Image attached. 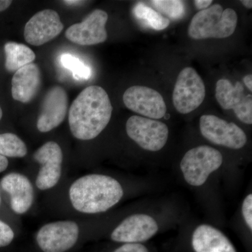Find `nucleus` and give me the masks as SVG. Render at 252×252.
I'll return each mask as SVG.
<instances>
[{
    "instance_id": "nucleus-1",
    "label": "nucleus",
    "mask_w": 252,
    "mask_h": 252,
    "mask_svg": "<svg viewBox=\"0 0 252 252\" xmlns=\"http://www.w3.org/2000/svg\"><path fill=\"white\" fill-rule=\"evenodd\" d=\"M113 107L107 93L99 86L84 89L73 101L69 110V126L72 135L80 140L95 138L112 117Z\"/></svg>"
},
{
    "instance_id": "nucleus-2",
    "label": "nucleus",
    "mask_w": 252,
    "mask_h": 252,
    "mask_svg": "<svg viewBox=\"0 0 252 252\" xmlns=\"http://www.w3.org/2000/svg\"><path fill=\"white\" fill-rule=\"evenodd\" d=\"M73 207L84 214L107 211L117 205L124 195L121 184L109 176L91 174L76 180L69 188Z\"/></svg>"
},
{
    "instance_id": "nucleus-3",
    "label": "nucleus",
    "mask_w": 252,
    "mask_h": 252,
    "mask_svg": "<svg viewBox=\"0 0 252 252\" xmlns=\"http://www.w3.org/2000/svg\"><path fill=\"white\" fill-rule=\"evenodd\" d=\"M238 24V15L234 10L223 9L216 4L202 10L193 16L188 29L192 39H223L234 33Z\"/></svg>"
},
{
    "instance_id": "nucleus-4",
    "label": "nucleus",
    "mask_w": 252,
    "mask_h": 252,
    "mask_svg": "<svg viewBox=\"0 0 252 252\" xmlns=\"http://www.w3.org/2000/svg\"><path fill=\"white\" fill-rule=\"evenodd\" d=\"M223 162L221 154L209 146H199L186 153L180 163L185 180L189 185L200 187L209 176L216 171Z\"/></svg>"
},
{
    "instance_id": "nucleus-5",
    "label": "nucleus",
    "mask_w": 252,
    "mask_h": 252,
    "mask_svg": "<svg viewBox=\"0 0 252 252\" xmlns=\"http://www.w3.org/2000/svg\"><path fill=\"white\" fill-rule=\"evenodd\" d=\"M205 97V86L196 70L186 67L176 81L172 101L177 112L189 114L201 105Z\"/></svg>"
},
{
    "instance_id": "nucleus-6",
    "label": "nucleus",
    "mask_w": 252,
    "mask_h": 252,
    "mask_svg": "<svg viewBox=\"0 0 252 252\" xmlns=\"http://www.w3.org/2000/svg\"><path fill=\"white\" fill-rule=\"evenodd\" d=\"M126 132L130 139L149 152H158L165 147L169 136L166 124L140 116H132L126 122Z\"/></svg>"
},
{
    "instance_id": "nucleus-7",
    "label": "nucleus",
    "mask_w": 252,
    "mask_h": 252,
    "mask_svg": "<svg viewBox=\"0 0 252 252\" xmlns=\"http://www.w3.org/2000/svg\"><path fill=\"white\" fill-rule=\"evenodd\" d=\"M79 225L72 220L46 223L37 232L36 243L44 252H65L77 243Z\"/></svg>"
},
{
    "instance_id": "nucleus-8",
    "label": "nucleus",
    "mask_w": 252,
    "mask_h": 252,
    "mask_svg": "<svg viewBox=\"0 0 252 252\" xmlns=\"http://www.w3.org/2000/svg\"><path fill=\"white\" fill-rule=\"evenodd\" d=\"M202 135L217 145L239 149L246 144V134L234 123H228L214 115H203L200 119Z\"/></svg>"
},
{
    "instance_id": "nucleus-9",
    "label": "nucleus",
    "mask_w": 252,
    "mask_h": 252,
    "mask_svg": "<svg viewBox=\"0 0 252 252\" xmlns=\"http://www.w3.org/2000/svg\"><path fill=\"white\" fill-rule=\"evenodd\" d=\"M124 104L132 112L148 118L162 119L167 107L160 93L147 86H134L127 89L123 96Z\"/></svg>"
},
{
    "instance_id": "nucleus-10",
    "label": "nucleus",
    "mask_w": 252,
    "mask_h": 252,
    "mask_svg": "<svg viewBox=\"0 0 252 252\" xmlns=\"http://www.w3.org/2000/svg\"><path fill=\"white\" fill-rule=\"evenodd\" d=\"M245 89L240 81L233 85L228 79L217 81L215 97L220 107L233 109L239 120L248 125L252 124V96L245 95Z\"/></svg>"
},
{
    "instance_id": "nucleus-11",
    "label": "nucleus",
    "mask_w": 252,
    "mask_h": 252,
    "mask_svg": "<svg viewBox=\"0 0 252 252\" xmlns=\"http://www.w3.org/2000/svg\"><path fill=\"white\" fill-rule=\"evenodd\" d=\"M34 160L41 165L36 180V186L40 190L54 188L62 175V149L56 142H48L36 151Z\"/></svg>"
},
{
    "instance_id": "nucleus-12",
    "label": "nucleus",
    "mask_w": 252,
    "mask_h": 252,
    "mask_svg": "<svg viewBox=\"0 0 252 252\" xmlns=\"http://www.w3.org/2000/svg\"><path fill=\"white\" fill-rule=\"evenodd\" d=\"M108 14L101 9L91 13L81 23H76L65 32L66 38L74 44L81 46H91L103 43L107 40L105 25Z\"/></svg>"
},
{
    "instance_id": "nucleus-13",
    "label": "nucleus",
    "mask_w": 252,
    "mask_h": 252,
    "mask_svg": "<svg viewBox=\"0 0 252 252\" xmlns=\"http://www.w3.org/2000/svg\"><path fill=\"white\" fill-rule=\"evenodd\" d=\"M63 28L59 14L54 10L44 9L34 14L26 23L25 39L31 45L41 46L59 36Z\"/></svg>"
},
{
    "instance_id": "nucleus-14",
    "label": "nucleus",
    "mask_w": 252,
    "mask_h": 252,
    "mask_svg": "<svg viewBox=\"0 0 252 252\" xmlns=\"http://www.w3.org/2000/svg\"><path fill=\"white\" fill-rule=\"evenodd\" d=\"M158 230V225L153 217L144 214H136L127 217L111 235L117 243H140L152 238Z\"/></svg>"
},
{
    "instance_id": "nucleus-15",
    "label": "nucleus",
    "mask_w": 252,
    "mask_h": 252,
    "mask_svg": "<svg viewBox=\"0 0 252 252\" xmlns=\"http://www.w3.org/2000/svg\"><path fill=\"white\" fill-rule=\"evenodd\" d=\"M68 109L67 93L61 86L51 88L44 97L36 127L41 132H48L61 125Z\"/></svg>"
},
{
    "instance_id": "nucleus-16",
    "label": "nucleus",
    "mask_w": 252,
    "mask_h": 252,
    "mask_svg": "<svg viewBox=\"0 0 252 252\" xmlns=\"http://www.w3.org/2000/svg\"><path fill=\"white\" fill-rule=\"evenodd\" d=\"M1 186L9 194L10 204L15 213L23 215L31 208L34 201V189L26 176L11 172L3 177Z\"/></svg>"
},
{
    "instance_id": "nucleus-17",
    "label": "nucleus",
    "mask_w": 252,
    "mask_h": 252,
    "mask_svg": "<svg viewBox=\"0 0 252 252\" xmlns=\"http://www.w3.org/2000/svg\"><path fill=\"white\" fill-rule=\"evenodd\" d=\"M41 72L37 64H27L15 72L11 81L13 98L22 103L34 99L41 86Z\"/></svg>"
},
{
    "instance_id": "nucleus-18",
    "label": "nucleus",
    "mask_w": 252,
    "mask_h": 252,
    "mask_svg": "<svg viewBox=\"0 0 252 252\" xmlns=\"http://www.w3.org/2000/svg\"><path fill=\"white\" fill-rule=\"evenodd\" d=\"M192 246L195 252H236L222 232L207 224L199 225L194 230Z\"/></svg>"
},
{
    "instance_id": "nucleus-19",
    "label": "nucleus",
    "mask_w": 252,
    "mask_h": 252,
    "mask_svg": "<svg viewBox=\"0 0 252 252\" xmlns=\"http://www.w3.org/2000/svg\"><path fill=\"white\" fill-rule=\"evenodd\" d=\"M5 67L9 72H16L36 59L34 51L28 46L16 42H8L4 46Z\"/></svg>"
},
{
    "instance_id": "nucleus-20",
    "label": "nucleus",
    "mask_w": 252,
    "mask_h": 252,
    "mask_svg": "<svg viewBox=\"0 0 252 252\" xmlns=\"http://www.w3.org/2000/svg\"><path fill=\"white\" fill-rule=\"evenodd\" d=\"M28 153L26 144L11 132L0 134V155L4 157L23 158Z\"/></svg>"
},
{
    "instance_id": "nucleus-21",
    "label": "nucleus",
    "mask_w": 252,
    "mask_h": 252,
    "mask_svg": "<svg viewBox=\"0 0 252 252\" xmlns=\"http://www.w3.org/2000/svg\"><path fill=\"white\" fill-rule=\"evenodd\" d=\"M134 13L136 17L144 21L156 31L165 30L170 25V20L168 18L142 3L136 5Z\"/></svg>"
},
{
    "instance_id": "nucleus-22",
    "label": "nucleus",
    "mask_w": 252,
    "mask_h": 252,
    "mask_svg": "<svg viewBox=\"0 0 252 252\" xmlns=\"http://www.w3.org/2000/svg\"><path fill=\"white\" fill-rule=\"evenodd\" d=\"M61 63L66 69L72 72L73 77L76 80H87L91 76V69L82 61L72 55L66 54L61 56Z\"/></svg>"
},
{
    "instance_id": "nucleus-23",
    "label": "nucleus",
    "mask_w": 252,
    "mask_h": 252,
    "mask_svg": "<svg viewBox=\"0 0 252 252\" xmlns=\"http://www.w3.org/2000/svg\"><path fill=\"white\" fill-rule=\"evenodd\" d=\"M151 3L160 14L166 15L172 19H180L185 14V4L180 0H154Z\"/></svg>"
},
{
    "instance_id": "nucleus-24",
    "label": "nucleus",
    "mask_w": 252,
    "mask_h": 252,
    "mask_svg": "<svg viewBox=\"0 0 252 252\" xmlns=\"http://www.w3.org/2000/svg\"><path fill=\"white\" fill-rule=\"evenodd\" d=\"M14 238V233L11 227L0 220V248L8 246Z\"/></svg>"
},
{
    "instance_id": "nucleus-25",
    "label": "nucleus",
    "mask_w": 252,
    "mask_h": 252,
    "mask_svg": "<svg viewBox=\"0 0 252 252\" xmlns=\"http://www.w3.org/2000/svg\"><path fill=\"white\" fill-rule=\"evenodd\" d=\"M243 215L245 222L250 230L252 229V195L249 194L244 200L243 204Z\"/></svg>"
},
{
    "instance_id": "nucleus-26",
    "label": "nucleus",
    "mask_w": 252,
    "mask_h": 252,
    "mask_svg": "<svg viewBox=\"0 0 252 252\" xmlns=\"http://www.w3.org/2000/svg\"><path fill=\"white\" fill-rule=\"evenodd\" d=\"M113 252H149V250L140 243H126Z\"/></svg>"
},
{
    "instance_id": "nucleus-27",
    "label": "nucleus",
    "mask_w": 252,
    "mask_h": 252,
    "mask_svg": "<svg viewBox=\"0 0 252 252\" xmlns=\"http://www.w3.org/2000/svg\"><path fill=\"white\" fill-rule=\"evenodd\" d=\"M193 3L197 9L202 11V10L206 9L210 7L212 1V0H195Z\"/></svg>"
},
{
    "instance_id": "nucleus-28",
    "label": "nucleus",
    "mask_w": 252,
    "mask_h": 252,
    "mask_svg": "<svg viewBox=\"0 0 252 252\" xmlns=\"http://www.w3.org/2000/svg\"><path fill=\"white\" fill-rule=\"evenodd\" d=\"M8 165H9V161H8L7 158L0 155V173L7 168Z\"/></svg>"
},
{
    "instance_id": "nucleus-29",
    "label": "nucleus",
    "mask_w": 252,
    "mask_h": 252,
    "mask_svg": "<svg viewBox=\"0 0 252 252\" xmlns=\"http://www.w3.org/2000/svg\"><path fill=\"white\" fill-rule=\"evenodd\" d=\"M243 81L245 83V86L248 87V89L250 91H252V74H248L243 78Z\"/></svg>"
},
{
    "instance_id": "nucleus-30",
    "label": "nucleus",
    "mask_w": 252,
    "mask_h": 252,
    "mask_svg": "<svg viewBox=\"0 0 252 252\" xmlns=\"http://www.w3.org/2000/svg\"><path fill=\"white\" fill-rule=\"evenodd\" d=\"M12 1L9 0H0V12L9 7Z\"/></svg>"
},
{
    "instance_id": "nucleus-31",
    "label": "nucleus",
    "mask_w": 252,
    "mask_h": 252,
    "mask_svg": "<svg viewBox=\"0 0 252 252\" xmlns=\"http://www.w3.org/2000/svg\"><path fill=\"white\" fill-rule=\"evenodd\" d=\"M241 2L243 3L245 7L248 8V9H252V1L251 0H243V1H241Z\"/></svg>"
},
{
    "instance_id": "nucleus-32",
    "label": "nucleus",
    "mask_w": 252,
    "mask_h": 252,
    "mask_svg": "<svg viewBox=\"0 0 252 252\" xmlns=\"http://www.w3.org/2000/svg\"><path fill=\"white\" fill-rule=\"evenodd\" d=\"M63 2L64 4L68 5H79L81 4V3H84V1H72V0H69V1H63Z\"/></svg>"
},
{
    "instance_id": "nucleus-33",
    "label": "nucleus",
    "mask_w": 252,
    "mask_h": 252,
    "mask_svg": "<svg viewBox=\"0 0 252 252\" xmlns=\"http://www.w3.org/2000/svg\"><path fill=\"white\" fill-rule=\"evenodd\" d=\"M2 110H1V107H0V120H1V118H2Z\"/></svg>"
},
{
    "instance_id": "nucleus-34",
    "label": "nucleus",
    "mask_w": 252,
    "mask_h": 252,
    "mask_svg": "<svg viewBox=\"0 0 252 252\" xmlns=\"http://www.w3.org/2000/svg\"><path fill=\"white\" fill-rule=\"evenodd\" d=\"M0 202H1V198H0Z\"/></svg>"
}]
</instances>
